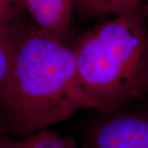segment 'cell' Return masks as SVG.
Returning <instances> with one entry per match:
<instances>
[{
	"label": "cell",
	"instance_id": "obj_1",
	"mask_svg": "<svg viewBox=\"0 0 148 148\" xmlns=\"http://www.w3.org/2000/svg\"><path fill=\"white\" fill-rule=\"evenodd\" d=\"M13 64L0 101L13 132L26 137L89 109L80 88L73 46L22 19L12 33Z\"/></svg>",
	"mask_w": 148,
	"mask_h": 148
},
{
	"label": "cell",
	"instance_id": "obj_2",
	"mask_svg": "<svg viewBox=\"0 0 148 148\" xmlns=\"http://www.w3.org/2000/svg\"><path fill=\"white\" fill-rule=\"evenodd\" d=\"M73 49L89 109L110 114L148 94L147 32L142 5L86 32Z\"/></svg>",
	"mask_w": 148,
	"mask_h": 148
},
{
	"label": "cell",
	"instance_id": "obj_3",
	"mask_svg": "<svg viewBox=\"0 0 148 148\" xmlns=\"http://www.w3.org/2000/svg\"><path fill=\"white\" fill-rule=\"evenodd\" d=\"M94 148H148V111L114 114L96 126Z\"/></svg>",
	"mask_w": 148,
	"mask_h": 148
},
{
	"label": "cell",
	"instance_id": "obj_4",
	"mask_svg": "<svg viewBox=\"0 0 148 148\" xmlns=\"http://www.w3.org/2000/svg\"><path fill=\"white\" fill-rule=\"evenodd\" d=\"M76 0H25L30 20L47 36L68 43Z\"/></svg>",
	"mask_w": 148,
	"mask_h": 148
},
{
	"label": "cell",
	"instance_id": "obj_5",
	"mask_svg": "<svg viewBox=\"0 0 148 148\" xmlns=\"http://www.w3.org/2000/svg\"><path fill=\"white\" fill-rule=\"evenodd\" d=\"M143 0H76L75 8L86 16H119L138 8Z\"/></svg>",
	"mask_w": 148,
	"mask_h": 148
},
{
	"label": "cell",
	"instance_id": "obj_6",
	"mask_svg": "<svg viewBox=\"0 0 148 148\" xmlns=\"http://www.w3.org/2000/svg\"><path fill=\"white\" fill-rule=\"evenodd\" d=\"M0 148L76 147L71 141L46 128L16 140L0 138Z\"/></svg>",
	"mask_w": 148,
	"mask_h": 148
},
{
	"label": "cell",
	"instance_id": "obj_7",
	"mask_svg": "<svg viewBox=\"0 0 148 148\" xmlns=\"http://www.w3.org/2000/svg\"><path fill=\"white\" fill-rule=\"evenodd\" d=\"M25 12V0H0V33L9 36Z\"/></svg>",
	"mask_w": 148,
	"mask_h": 148
},
{
	"label": "cell",
	"instance_id": "obj_8",
	"mask_svg": "<svg viewBox=\"0 0 148 148\" xmlns=\"http://www.w3.org/2000/svg\"><path fill=\"white\" fill-rule=\"evenodd\" d=\"M13 54L14 49L12 36L0 33V101L10 78Z\"/></svg>",
	"mask_w": 148,
	"mask_h": 148
},
{
	"label": "cell",
	"instance_id": "obj_9",
	"mask_svg": "<svg viewBox=\"0 0 148 148\" xmlns=\"http://www.w3.org/2000/svg\"><path fill=\"white\" fill-rule=\"evenodd\" d=\"M143 15L145 17L146 26H147V42H148V0H146V3L143 6Z\"/></svg>",
	"mask_w": 148,
	"mask_h": 148
}]
</instances>
